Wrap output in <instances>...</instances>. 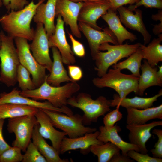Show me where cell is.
<instances>
[{"mask_svg":"<svg viewBox=\"0 0 162 162\" xmlns=\"http://www.w3.org/2000/svg\"><path fill=\"white\" fill-rule=\"evenodd\" d=\"M46 0H39L36 4L32 1L23 9L12 10L0 18V24L7 35L14 39L21 38L32 40L34 30L31 27V21L38 6Z\"/></svg>","mask_w":162,"mask_h":162,"instance_id":"obj_1","label":"cell"},{"mask_svg":"<svg viewBox=\"0 0 162 162\" xmlns=\"http://www.w3.org/2000/svg\"><path fill=\"white\" fill-rule=\"evenodd\" d=\"M46 78L39 87L21 91L20 94L36 100H46L54 106L61 108L66 106L68 99L80 89L79 85L74 81L68 82L62 86H52L47 82Z\"/></svg>","mask_w":162,"mask_h":162,"instance_id":"obj_2","label":"cell"},{"mask_svg":"<svg viewBox=\"0 0 162 162\" xmlns=\"http://www.w3.org/2000/svg\"><path fill=\"white\" fill-rule=\"evenodd\" d=\"M0 82L8 87L14 86L17 82V74L20 64L14 39L0 32Z\"/></svg>","mask_w":162,"mask_h":162,"instance_id":"obj_3","label":"cell"},{"mask_svg":"<svg viewBox=\"0 0 162 162\" xmlns=\"http://www.w3.org/2000/svg\"><path fill=\"white\" fill-rule=\"evenodd\" d=\"M140 44L138 43L133 44L126 43L111 45L106 42L101 44L100 51L93 59L95 61L94 70L98 77H101L106 74L110 67L119 60L129 57L136 51Z\"/></svg>","mask_w":162,"mask_h":162,"instance_id":"obj_4","label":"cell"},{"mask_svg":"<svg viewBox=\"0 0 162 162\" xmlns=\"http://www.w3.org/2000/svg\"><path fill=\"white\" fill-rule=\"evenodd\" d=\"M67 104L83 112L82 122L85 125L97 122L100 117L111 110L110 100L105 97L100 96L94 100L91 95L85 92L72 96L68 99Z\"/></svg>","mask_w":162,"mask_h":162,"instance_id":"obj_5","label":"cell"},{"mask_svg":"<svg viewBox=\"0 0 162 162\" xmlns=\"http://www.w3.org/2000/svg\"><path fill=\"white\" fill-rule=\"evenodd\" d=\"M118 68L110 69L101 77L93 78L92 82L96 87L102 88L108 87L114 89L117 93L123 91L129 94L137 90L139 78L132 74L122 73Z\"/></svg>","mask_w":162,"mask_h":162,"instance_id":"obj_6","label":"cell"},{"mask_svg":"<svg viewBox=\"0 0 162 162\" xmlns=\"http://www.w3.org/2000/svg\"><path fill=\"white\" fill-rule=\"evenodd\" d=\"M49 116L53 125L66 133L69 138H74L94 132L95 128L86 127L82 116L78 114L69 116L64 113L42 109Z\"/></svg>","mask_w":162,"mask_h":162,"instance_id":"obj_7","label":"cell"},{"mask_svg":"<svg viewBox=\"0 0 162 162\" xmlns=\"http://www.w3.org/2000/svg\"><path fill=\"white\" fill-rule=\"evenodd\" d=\"M20 64L30 73L36 88L45 81L47 75L46 68L40 64L33 56L27 39L21 38H14Z\"/></svg>","mask_w":162,"mask_h":162,"instance_id":"obj_8","label":"cell"},{"mask_svg":"<svg viewBox=\"0 0 162 162\" xmlns=\"http://www.w3.org/2000/svg\"><path fill=\"white\" fill-rule=\"evenodd\" d=\"M38 123L33 115L8 118L7 130L9 133H14L15 136L12 146L18 147L25 152L31 141L34 127Z\"/></svg>","mask_w":162,"mask_h":162,"instance_id":"obj_9","label":"cell"},{"mask_svg":"<svg viewBox=\"0 0 162 162\" xmlns=\"http://www.w3.org/2000/svg\"><path fill=\"white\" fill-rule=\"evenodd\" d=\"M32 40L29 47L33 56L40 64L50 72L52 61L50 55L48 38L43 24H36Z\"/></svg>","mask_w":162,"mask_h":162,"instance_id":"obj_10","label":"cell"},{"mask_svg":"<svg viewBox=\"0 0 162 162\" xmlns=\"http://www.w3.org/2000/svg\"><path fill=\"white\" fill-rule=\"evenodd\" d=\"M78 25L80 31L88 40L93 60L100 51L99 47L103 43L107 42L119 44L116 37L109 28H105L101 31L81 22H78Z\"/></svg>","mask_w":162,"mask_h":162,"instance_id":"obj_11","label":"cell"},{"mask_svg":"<svg viewBox=\"0 0 162 162\" xmlns=\"http://www.w3.org/2000/svg\"><path fill=\"white\" fill-rule=\"evenodd\" d=\"M21 91L15 88L10 92H4L0 94V104L5 103H14L36 107L38 109H46L62 112L70 116L74 114L71 109L67 106L61 108L56 107L48 101H38L30 98L22 96Z\"/></svg>","mask_w":162,"mask_h":162,"instance_id":"obj_12","label":"cell"},{"mask_svg":"<svg viewBox=\"0 0 162 162\" xmlns=\"http://www.w3.org/2000/svg\"><path fill=\"white\" fill-rule=\"evenodd\" d=\"M83 2H75L70 0H57L55 15H60L64 23L68 25L73 34L78 38L82 37L78 27V17Z\"/></svg>","mask_w":162,"mask_h":162,"instance_id":"obj_13","label":"cell"},{"mask_svg":"<svg viewBox=\"0 0 162 162\" xmlns=\"http://www.w3.org/2000/svg\"><path fill=\"white\" fill-rule=\"evenodd\" d=\"M57 17L55 32L48 37L49 47H55L58 49L63 63L68 65L73 64L76 62V59L66 38L64 22L60 15H58Z\"/></svg>","mask_w":162,"mask_h":162,"instance_id":"obj_14","label":"cell"},{"mask_svg":"<svg viewBox=\"0 0 162 162\" xmlns=\"http://www.w3.org/2000/svg\"><path fill=\"white\" fill-rule=\"evenodd\" d=\"M110 8L109 0L83 2L79 14L78 21L85 23L96 30H103L98 26L97 20L106 13Z\"/></svg>","mask_w":162,"mask_h":162,"instance_id":"obj_15","label":"cell"},{"mask_svg":"<svg viewBox=\"0 0 162 162\" xmlns=\"http://www.w3.org/2000/svg\"><path fill=\"white\" fill-rule=\"evenodd\" d=\"M34 115L39 124V133L44 139L50 140L52 146L60 154L62 142L67 134L56 130L48 115L42 109H38Z\"/></svg>","mask_w":162,"mask_h":162,"instance_id":"obj_16","label":"cell"},{"mask_svg":"<svg viewBox=\"0 0 162 162\" xmlns=\"http://www.w3.org/2000/svg\"><path fill=\"white\" fill-rule=\"evenodd\" d=\"M117 10L122 23L127 27L140 32L143 37L144 45L149 43L152 36L143 22L142 11L136 8L134 10L135 12L134 14L133 11L123 6Z\"/></svg>","mask_w":162,"mask_h":162,"instance_id":"obj_17","label":"cell"},{"mask_svg":"<svg viewBox=\"0 0 162 162\" xmlns=\"http://www.w3.org/2000/svg\"><path fill=\"white\" fill-rule=\"evenodd\" d=\"M162 125L161 121H153L143 124H127L126 128L129 130L130 143L137 146L141 153L147 154L148 150L146 144L152 136L150 132L151 130L155 127Z\"/></svg>","mask_w":162,"mask_h":162,"instance_id":"obj_18","label":"cell"},{"mask_svg":"<svg viewBox=\"0 0 162 162\" xmlns=\"http://www.w3.org/2000/svg\"><path fill=\"white\" fill-rule=\"evenodd\" d=\"M99 132V131L97 130L74 138L64 137L61 143L60 154H63L68 151L79 149L81 151L90 152V148L92 145L104 143L97 139Z\"/></svg>","mask_w":162,"mask_h":162,"instance_id":"obj_19","label":"cell"},{"mask_svg":"<svg viewBox=\"0 0 162 162\" xmlns=\"http://www.w3.org/2000/svg\"><path fill=\"white\" fill-rule=\"evenodd\" d=\"M57 0H48L38 7L33 20L36 24L41 23L44 26L48 38L52 35L56 29L55 18Z\"/></svg>","mask_w":162,"mask_h":162,"instance_id":"obj_20","label":"cell"},{"mask_svg":"<svg viewBox=\"0 0 162 162\" xmlns=\"http://www.w3.org/2000/svg\"><path fill=\"white\" fill-rule=\"evenodd\" d=\"M99 130L98 139L104 143L108 142L112 143L120 149L122 155L127 156V152L130 150L140 152L137 146L124 141L119 136L118 133L122 130L119 126L116 125L110 129H107L104 126L102 125L99 127Z\"/></svg>","mask_w":162,"mask_h":162,"instance_id":"obj_21","label":"cell"},{"mask_svg":"<svg viewBox=\"0 0 162 162\" xmlns=\"http://www.w3.org/2000/svg\"><path fill=\"white\" fill-rule=\"evenodd\" d=\"M126 108L127 124H143L154 119H162V104L156 107L141 110L130 107Z\"/></svg>","mask_w":162,"mask_h":162,"instance_id":"obj_22","label":"cell"},{"mask_svg":"<svg viewBox=\"0 0 162 162\" xmlns=\"http://www.w3.org/2000/svg\"><path fill=\"white\" fill-rule=\"evenodd\" d=\"M52 50L53 61L50 74L47 75L46 78L47 82L52 86H58L62 83L73 82L64 66L61 56L58 49L52 47Z\"/></svg>","mask_w":162,"mask_h":162,"instance_id":"obj_23","label":"cell"},{"mask_svg":"<svg viewBox=\"0 0 162 162\" xmlns=\"http://www.w3.org/2000/svg\"><path fill=\"white\" fill-rule=\"evenodd\" d=\"M101 17L116 37L119 44H123L124 41L127 40L134 41L137 39L136 35L128 31L123 26L116 11L110 8Z\"/></svg>","mask_w":162,"mask_h":162,"instance_id":"obj_24","label":"cell"},{"mask_svg":"<svg viewBox=\"0 0 162 162\" xmlns=\"http://www.w3.org/2000/svg\"><path fill=\"white\" fill-rule=\"evenodd\" d=\"M162 95L161 89L157 94L149 98L136 96L131 98H121L118 94H115L113 96V99L110 100V107L116 106V108H118L122 106L125 108L130 107L139 109H145L152 107L154 103Z\"/></svg>","mask_w":162,"mask_h":162,"instance_id":"obj_25","label":"cell"},{"mask_svg":"<svg viewBox=\"0 0 162 162\" xmlns=\"http://www.w3.org/2000/svg\"><path fill=\"white\" fill-rule=\"evenodd\" d=\"M140 69L142 73L139 78L136 94L142 96L145 90L148 87L154 86H162V80L158 76L157 68L151 66L145 59L141 64Z\"/></svg>","mask_w":162,"mask_h":162,"instance_id":"obj_26","label":"cell"},{"mask_svg":"<svg viewBox=\"0 0 162 162\" xmlns=\"http://www.w3.org/2000/svg\"><path fill=\"white\" fill-rule=\"evenodd\" d=\"M39 124L34 126L32 134V142L47 162H68V159H62L59 154L52 146L48 144L38 131Z\"/></svg>","mask_w":162,"mask_h":162,"instance_id":"obj_27","label":"cell"},{"mask_svg":"<svg viewBox=\"0 0 162 162\" xmlns=\"http://www.w3.org/2000/svg\"><path fill=\"white\" fill-rule=\"evenodd\" d=\"M158 38L154 39L146 46L141 44L140 48L143 58L152 67H155L159 62H162V34L158 35Z\"/></svg>","mask_w":162,"mask_h":162,"instance_id":"obj_28","label":"cell"},{"mask_svg":"<svg viewBox=\"0 0 162 162\" xmlns=\"http://www.w3.org/2000/svg\"><path fill=\"white\" fill-rule=\"evenodd\" d=\"M38 109L36 107L14 103L0 104V119L35 115Z\"/></svg>","mask_w":162,"mask_h":162,"instance_id":"obj_29","label":"cell"},{"mask_svg":"<svg viewBox=\"0 0 162 162\" xmlns=\"http://www.w3.org/2000/svg\"><path fill=\"white\" fill-rule=\"evenodd\" d=\"M143 56L139 47L136 51L130 56L126 60L112 65V68H118L122 70L127 69L129 70L132 74L139 78L140 70Z\"/></svg>","mask_w":162,"mask_h":162,"instance_id":"obj_30","label":"cell"},{"mask_svg":"<svg viewBox=\"0 0 162 162\" xmlns=\"http://www.w3.org/2000/svg\"><path fill=\"white\" fill-rule=\"evenodd\" d=\"M120 149L110 142L92 145L90 151L97 156L98 162H109L115 154L120 152Z\"/></svg>","mask_w":162,"mask_h":162,"instance_id":"obj_31","label":"cell"},{"mask_svg":"<svg viewBox=\"0 0 162 162\" xmlns=\"http://www.w3.org/2000/svg\"><path fill=\"white\" fill-rule=\"evenodd\" d=\"M30 75L29 71L20 64L17 71V81L21 91L36 88L31 78Z\"/></svg>","mask_w":162,"mask_h":162,"instance_id":"obj_32","label":"cell"},{"mask_svg":"<svg viewBox=\"0 0 162 162\" xmlns=\"http://www.w3.org/2000/svg\"><path fill=\"white\" fill-rule=\"evenodd\" d=\"M25 152V153L23 154L22 162H47L31 141Z\"/></svg>","mask_w":162,"mask_h":162,"instance_id":"obj_33","label":"cell"},{"mask_svg":"<svg viewBox=\"0 0 162 162\" xmlns=\"http://www.w3.org/2000/svg\"><path fill=\"white\" fill-rule=\"evenodd\" d=\"M21 151L18 147L10 146L0 155V162H22L23 154Z\"/></svg>","mask_w":162,"mask_h":162,"instance_id":"obj_34","label":"cell"},{"mask_svg":"<svg viewBox=\"0 0 162 162\" xmlns=\"http://www.w3.org/2000/svg\"><path fill=\"white\" fill-rule=\"evenodd\" d=\"M119 108L110 111L106 114L103 118L104 127L107 129L112 128L115 124L120 120L123 117L122 114L119 110Z\"/></svg>","mask_w":162,"mask_h":162,"instance_id":"obj_35","label":"cell"},{"mask_svg":"<svg viewBox=\"0 0 162 162\" xmlns=\"http://www.w3.org/2000/svg\"><path fill=\"white\" fill-rule=\"evenodd\" d=\"M127 155L137 162H162V159L152 157L148 154L140 153L134 150H129Z\"/></svg>","mask_w":162,"mask_h":162,"instance_id":"obj_36","label":"cell"},{"mask_svg":"<svg viewBox=\"0 0 162 162\" xmlns=\"http://www.w3.org/2000/svg\"><path fill=\"white\" fill-rule=\"evenodd\" d=\"M152 133L157 135L158 140L155 144L154 148L151 149L153 157L162 158V130L154 128L152 130Z\"/></svg>","mask_w":162,"mask_h":162,"instance_id":"obj_37","label":"cell"},{"mask_svg":"<svg viewBox=\"0 0 162 162\" xmlns=\"http://www.w3.org/2000/svg\"><path fill=\"white\" fill-rule=\"evenodd\" d=\"M142 5H143L146 8L161 9L162 8V0H140L138 2L134 5H130L128 8L132 11H134L138 7Z\"/></svg>","mask_w":162,"mask_h":162,"instance_id":"obj_38","label":"cell"},{"mask_svg":"<svg viewBox=\"0 0 162 162\" xmlns=\"http://www.w3.org/2000/svg\"><path fill=\"white\" fill-rule=\"evenodd\" d=\"M29 3L28 0H3V5L9 12L21 10Z\"/></svg>","mask_w":162,"mask_h":162,"instance_id":"obj_39","label":"cell"},{"mask_svg":"<svg viewBox=\"0 0 162 162\" xmlns=\"http://www.w3.org/2000/svg\"><path fill=\"white\" fill-rule=\"evenodd\" d=\"M68 34L72 44L73 52L74 54L79 57H84L86 51L83 45L76 40L72 34L68 32Z\"/></svg>","mask_w":162,"mask_h":162,"instance_id":"obj_40","label":"cell"},{"mask_svg":"<svg viewBox=\"0 0 162 162\" xmlns=\"http://www.w3.org/2000/svg\"><path fill=\"white\" fill-rule=\"evenodd\" d=\"M69 76L71 80L76 82L81 79L83 73L81 68L77 65H69L68 66Z\"/></svg>","mask_w":162,"mask_h":162,"instance_id":"obj_41","label":"cell"},{"mask_svg":"<svg viewBox=\"0 0 162 162\" xmlns=\"http://www.w3.org/2000/svg\"><path fill=\"white\" fill-rule=\"evenodd\" d=\"M110 2L111 8L116 11L117 9L123 5L135 4L140 0H109Z\"/></svg>","mask_w":162,"mask_h":162,"instance_id":"obj_42","label":"cell"},{"mask_svg":"<svg viewBox=\"0 0 162 162\" xmlns=\"http://www.w3.org/2000/svg\"><path fill=\"white\" fill-rule=\"evenodd\" d=\"M4 122V119H0V155L11 146L5 141L3 135L2 129Z\"/></svg>","mask_w":162,"mask_h":162,"instance_id":"obj_43","label":"cell"},{"mask_svg":"<svg viewBox=\"0 0 162 162\" xmlns=\"http://www.w3.org/2000/svg\"><path fill=\"white\" fill-rule=\"evenodd\" d=\"M132 160L128 156H124L120 152L114 154L110 159L109 162H133Z\"/></svg>","mask_w":162,"mask_h":162,"instance_id":"obj_44","label":"cell"},{"mask_svg":"<svg viewBox=\"0 0 162 162\" xmlns=\"http://www.w3.org/2000/svg\"><path fill=\"white\" fill-rule=\"evenodd\" d=\"M153 32L155 35H158L162 32V21L158 25H155L153 29Z\"/></svg>","mask_w":162,"mask_h":162,"instance_id":"obj_45","label":"cell"},{"mask_svg":"<svg viewBox=\"0 0 162 162\" xmlns=\"http://www.w3.org/2000/svg\"><path fill=\"white\" fill-rule=\"evenodd\" d=\"M152 19L155 21L160 20L162 21V10L160 9L158 13L155 15H153L152 16Z\"/></svg>","mask_w":162,"mask_h":162,"instance_id":"obj_46","label":"cell"},{"mask_svg":"<svg viewBox=\"0 0 162 162\" xmlns=\"http://www.w3.org/2000/svg\"><path fill=\"white\" fill-rule=\"evenodd\" d=\"M159 70L157 71L158 76L160 79L162 80V66H158Z\"/></svg>","mask_w":162,"mask_h":162,"instance_id":"obj_47","label":"cell"},{"mask_svg":"<svg viewBox=\"0 0 162 162\" xmlns=\"http://www.w3.org/2000/svg\"><path fill=\"white\" fill-rule=\"evenodd\" d=\"M75 2H96L101 1L104 0H70Z\"/></svg>","mask_w":162,"mask_h":162,"instance_id":"obj_48","label":"cell"},{"mask_svg":"<svg viewBox=\"0 0 162 162\" xmlns=\"http://www.w3.org/2000/svg\"><path fill=\"white\" fill-rule=\"evenodd\" d=\"M3 5V0H0V7H1Z\"/></svg>","mask_w":162,"mask_h":162,"instance_id":"obj_49","label":"cell"},{"mask_svg":"<svg viewBox=\"0 0 162 162\" xmlns=\"http://www.w3.org/2000/svg\"><path fill=\"white\" fill-rule=\"evenodd\" d=\"M1 38H0V48L1 47Z\"/></svg>","mask_w":162,"mask_h":162,"instance_id":"obj_50","label":"cell"},{"mask_svg":"<svg viewBox=\"0 0 162 162\" xmlns=\"http://www.w3.org/2000/svg\"></svg>","mask_w":162,"mask_h":162,"instance_id":"obj_51","label":"cell"}]
</instances>
